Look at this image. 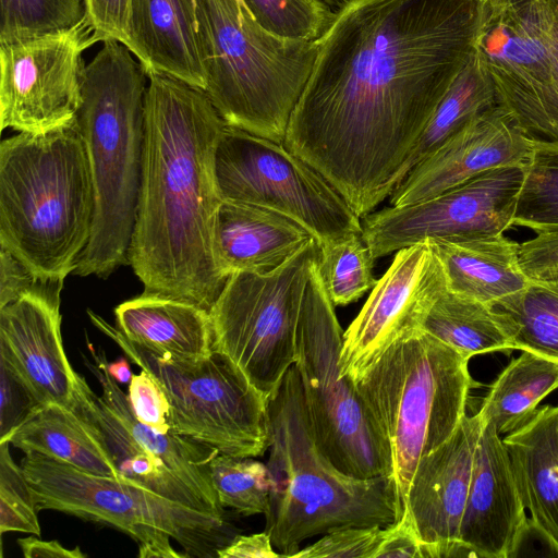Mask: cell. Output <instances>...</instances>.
Returning <instances> with one entry per match:
<instances>
[{
    "label": "cell",
    "mask_w": 558,
    "mask_h": 558,
    "mask_svg": "<svg viewBox=\"0 0 558 558\" xmlns=\"http://www.w3.org/2000/svg\"><path fill=\"white\" fill-rule=\"evenodd\" d=\"M485 0H348L283 145L362 219L408 174L421 134L476 50Z\"/></svg>",
    "instance_id": "obj_1"
},
{
    "label": "cell",
    "mask_w": 558,
    "mask_h": 558,
    "mask_svg": "<svg viewBox=\"0 0 558 558\" xmlns=\"http://www.w3.org/2000/svg\"><path fill=\"white\" fill-rule=\"evenodd\" d=\"M225 126L204 89L148 73L142 184L129 264L144 293L208 312L226 282L214 255L222 202L214 156Z\"/></svg>",
    "instance_id": "obj_2"
},
{
    "label": "cell",
    "mask_w": 558,
    "mask_h": 558,
    "mask_svg": "<svg viewBox=\"0 0 558 558\" xmlns=\"http://www.w3.org/2000/svg\"><path fill=\"white\" fill-rule=\"evenodd\" d=\"M148 74L123 44L104 41L85 65L75 121L84 141L95 196L89 241L75 272L107 278L129 264L137 217Z\"/></svg>",
    "instance_id": "obj_3"
},
{
    "label": "cell",
    "mask_w": 558,
    "mask_h": 558,
    "mask_svg": "<svg viewBox=\"0 0 558 558\" xmlns=\"http://www.w3.org/2000/svg\"><path fill=\"white\" fill-rule=\"evenodd\" d=\"M268 415L271 490L265 531L281 558H290L303 541L332 530L387 527L402 517L392 475H349L322 451L295 365L270 396Z\"/></svg>",
    "instance_id": "obj_4"
},
{
    "label": "cell",
    "mask_w": 558,
    "mask_h": 558,
    "mask_svg": "<svg viewBox=\"0 0 558 558\" xmlns=\"http://www.w3.org/2000/svg\"><path fill=\"white\" fill-rule=\"evenodd\" d=\"M95 196L76 121L0 144V247L36 274L64 280L92 233Z\"/></svg>",
    "instance_id": "obj_5"
},
{
    "label": "cell",
    "mask_w": 558,
    "mask_h": 558,
    "mask_svg": "<svg viewBox=\"0 0 558 558\" xmlns=\"http://www.w3.org/2000/svg\"><path fill=\"white\" fill-rule=\"evenodd\" d=\"M205 92L229 126L283 144L317 40L263 28L241 0H196Z\"/></svg>",
    "instance_id": "obj_6"
},
{
    "label": "cell",
    "mask_w": 558,
    "mask_h": 558,
    "mask_svg": "<svg viewBox=\"0 0 558 558\" xmlns=\"http://www.w3.org/2000/svg\"><path fill=\"white\" fill-rule=\"evenodd\" d=\"M469 359L420 328L391 342L353 384L387 444L401 512L422 457L445 442L477 386Z\"/></svg>",
    "instance_id": "obj_7"
},
{
    "label": "cell",
    "mask_w": 558,
    "mask_h": 558,
    "mask_svg": "<svg viewBox=\"0 0 558 558\" xmlns=\"http://www.w3.org/2000/svg\"><path fill=\"white\" fill-rule=\"evenodd\" d=\"M21 466L38 511L54 510L130 536L140 558H213L238 534L226 517L190 508L122 480L37 452Z\"/></svg>",
    "instance_id": "obj_8"
},
{
    "label": "cell",
    "mask_w": 558,
    "mask_h": 558,
    "mask_svg": "<svg viewBox=\"0 0 558 558\" xmlns=\"http://www.w3.org/2000/svg\"><path fill=\"white\" fill-rule=\"evenodd\" d=\"M93 325L161 387L170 403V428L219 453L255 458L269 446V398L225 353L196 359L156 353L140 345L101 316Z\"/></svg>",
    "instance_id": "obj_9"
},
{
    "label": "cell",
    "mask_w": 558,
    "mask_h": 558,
    "mask_svg": "<svg viewBox=\"0 0 558 558\" xmlns=\"http://www.w3.org/2000/svg\"><path fill=\"white\" fill-rule=\"evenodd\" d=\"M317 263L304 290L294 363L316 441L330 461L349 475H392L387 444L353 381L340 372L343 330Z\"/></svg>",
    "instance_id": "obj_10"
},
{
    "label": "cell",
    "mask_w": 558,
    "mask_h": 558,
    "mask_svg": "<svg viewBox=\"0 0 558 558\" xmlns=\"http://www.w3.org/2000/svg\"><path fill=\"white\" fill-rule=\"evenodd\" d=\"M320 252L314 238L269 272L232 274L209 311L213 349L227 354L268 398L295 363L304 290Z\"/></svg>",
    "instance_id": "obj_11"
},
{
    "label": "cell",
    "mask_w": 558,
    "mask_h": 558,
    "mask_svg": "<svg viewBox=\"0 0 558 558\" xmlns=\"http://www.w3.org/2000/svg\"><path fill=\"white\" fill-rule=\"evenodd\" d=\"M214 171L222 201L284 215L320 244L362 234L361 218L342 195L283 144L226 124L216 145Z\"/></svg>",
    "instance_id": "obj_12"
},
{
    "label": "cell",
    "mask_w": 558,
    "mask_h": 558,
    "mask_svg": "<svg viewBox=\"0 0 558 558\" xmlns=\"http://www.w3.org/2000/svg\"><path fill=\"white\" fill-rule=\"evenodd\" d=\"M476 48L497 104L529 136L558 142V0H485Z\"/></svg>",
    "instance_id": "obj_13"
},
{
    "label": "cell",
    "mask_w": 558,
    "mask_h": 558,
    "mask_svg": "<svg viewBox=\"0 0 558 558\" xmlns=\"http://www.w3.org/2000/svg\"><path fill=\"white\" fill-rule=\"evenodd\" d=\"M524 165L494 168L434 197L364 216L362 238L374 259L423 241H463L513 227Z\"/></svg>",
    "instance_id": "obj_14"
},
{
    "label": "cell",
    "mask_w": 558,
    "mask_h": 558,
    "mask_svg": "<svg viewBox=\"0 0 558 558\" xmlns=\"http://www.w3.org/2000/svg\"><path fill=\"white\" fill-rule=\"evenodd\" d=\"M89 26L0 44L1 130L46 133L72 123L82 104Z\"/></svg>",
    "instance_id": "obj_15"
},
{
    "label": "cell",
    "mask_w": 558,
    "mask_h": 558,
    "mask_svg": "<svg viewBox=\"0 0 558 558\" xmlns=\"http://www.w3.org/2000/svg\"><path fill=\"white\" fill-rule=\"evenodd\" d=\"M446 288L442 266L428 241L397 251L343 331L341 374L352 381L356 379L398 337L418 328L426 311Z\"/></svg>",
    "instance_id": "obj_16"
},
{
    "label": "cell",
    "mask_w": 558,
    "mask_h": 558,
    "mask_svg": "<svg viewBox=\"0 0 558 558\" xmlns=\"http://www.w3.org/2000/svg\"><path fill=\"white\" fill-rule=\"evenodd\" d=\"M484 425L477 413L465 414L453 434L417 462L404 510L422 542V558L466 557L460 527Z\"/></svg>",
    "instance_id": "obj_17"
},
{
    "label": "cell",
    "mask_w": 558,
    "mask_h": 558,
    "mask_svg": "<svg viewBox=\"0 0 558 558\" xmlns=\"http://www.w3.org/2000/svg\"><path fill=\"white\" fill-rule=\"evenodd\" d=\"M534 140L497 104L413 167L390 194V206L434 197L494 168L524 165Z\"/></svg>",
    "instance_id": "obj_18"
},
{
    "label": "cell",
    "mask_w": 558,
    "mask_h": 558,
    "mask_svg": "<svg viewBox=\"0 0 558 558\" xmlns=\"http://www.w3.org/2000/svg\"><path fill=\"white\" fill-rule=\"evenodd\" d=\"M531 530L509 453L492 423H485L473 463L460 527L466 557L517 556Z\"/></svg>",
    "instance_id": "obj_19"
},
{
    "label": "cell",
    "mask_w": 558,
    "mask_h": 558,
    "mask_svg": "<svg viewBox=\"0 0 558 558\" xmlns=\"http://www.w3.org/2000/svg\"><path fill=\"white\" fill-rule=\"evenodd\" d=\"M61 314L43 300L24 295L0 307V356L45 403L71 409L78 375L68 360Z\"/></svg>",
    "instance_id": "obj_20"
},
{
    "label": "cell",
    "mask_w": 558,
    "mask_h": 558,
    "mask_svg": "<svg viewBox=\"0 0 558 558\" xmlns=\"http://www.w3.org/2000/svg\"><path fill=\"white\" fill-rule=\"evenodd\" d=\"M314 238L284 215L222 201L214 228L216 265L226 280L239 271L266 274L283 265Z\"/></svg>",
    "instance_id": "obj_21"
},
{
    "label": "cell",
    "mask_w": 558,
    "mask_h": 558,
    "mask_svg": "<svg viewBox=\"0 0 558 558\" xmlns=\"http://www.w3.org/2000/svg\"><path fill=\"white\" fill-rule=\"evenodd\" d=\"M126 47L147 74L163 73L205 90L196 0H131Z\"/></svg>",
    "instance_id": "obj_22"
},
{
    "label": "cell",
    "mask_w": 558,
    "mask_h": 558,
    "mask_svg": "<svg viewBox=\"0 0 558 558\" xmlns=\"http://www.w3.org/2000/svg\"><path fill=\"white\" fill-rule=\"evenodd\" d=\"M502 441L531 529L558 554V405H542Z\"/></svg>",
    "instance_id": "obj_23"
},
{
    "label": "cell",
    "mask_w": 558,
    "mask_h": 558,
    "mask_svg": "<svg viewBox=\"0 0 558 558\" xmlns=\"http://www.w3.org/2000/svg\"><path fill=\"white\" fill-rule=\"evenodd\" d=\"M107 450L122 481L217 517L201 495L156 456L138 446L101 395H96L78 375L71 409Z\"/></svg>",
    "instance_id": "obj_24"
},
{
    "label": "cell",
    "mask_w": 558,
    "mask_h": 558,
    "mask_svg": "<svg viewBox=\"0 0 558 558\" xmlns=\"http://www.w3.org/2000/svg\"><path fill=\"white\" fill-rule=\"evenodd\" d=\"M428 242L442 266L447 288L465 298L495 306L531 280L520 265V243L505 233Z\"/></svg>",
    "instance_id": "obj_25"
},
{
    "label": "cell",
    "mask_w": 558,
    "mask_h": 558,
    "mask_svg": "<svg viewBox=\"0 0 558 558\" xmlns=\"http://www.w3.org/2000/svg\"><path fill=\"white\" fill-rule=\"evenodd\" d=\"M114 314L123 336L156 353L196 359L214 350L209 312L193 303L143 293L119 304Z\"/></svg>",
    "instance_id": "obj_26"
},
{
    "label": "cell",
    "mask_w": 558,
    "mask_h": 558,
    "mask_svg": "<svg viewBox=\"0 0 558 558\" xmlns=\"http://www.w3.org/2000/svg\"><path fill=\"white\" fill-rule=\"evenodd\" d=\"M24 453L37 452L83 472L121 480L107 450L70 409L46 404L9 439Z\"/></svg>",
    "instance_id": "obj_27"
},
{
    "label": "cell",
    "mask_w": 558,
    "mask_h": 558,
    "mask_svg": "<svg viewBox=\"0 0 558 558\" xmlns=\"http://www.w3.org/2000/svg\"><path fill=\"white\" fill-rule=\"evenodd\" d=\"M558 389V361L522 350L490 385L480 410L484 423L507 435L525 425L538 403Z\"/></svg>",
    "instance_id": "obj_28"
},
{
    "label": "cell",
    "mask_w": 558,
    "mask_h": 558,
    "mask_svg": "<svg viewBox=\"0 0 558 558\" xmlns=\"http://www.w3.org/2000/svg\"><path fill=\"white\" fill-rule=\"evenodd\" d=\"M418 328L469 360L489 352L514 350L504 315L495 306L446 288L422 317Z\"/></svg>",
    "instance_id": "obj_29"
},
{
    "label": "cell",
    "mask_w": 558,
    "mask_h": 558,
    "mask_svg": "<svg viewBox=\"0 0 558 558\" xmlns=\"http://www.w3.org/2000/svg\"><path fill=\"white\" fill-rule=\"evenodd\" d=\"M495 105L497 98L494 82L476 48L425 125L409 162L408 173L447 140Z\"/></svg>",
    "instance_id": "obj_30"
},
{
    "label": "cell",
    "mask_w": 558,
    "mask_h": 558,
    "mask_svg": "<svg viewBox=\"0 0 558 558\" xmlns=\"http://www.w3.org/2000/svg\"><path fill=\"white\" fill-rule=\"evenodd\" d=\"M495 308L505 317L514 350L558 361V279H531Z\"/></svg>",
    "instance_id": "obj_31"
},
{
    "label": "cell",
    "mask_w": 558,
    "mask_h": 558,
    "mask_svg": "<svg viewBox=\"0 0 558 558\" xmlns=\"http://www.w3.org/2000/svg\"><path fill=\"white\" fill-rule=\"evenodd\" d=\"M513 226L535 234L558 230V142L534 140L524 163Z\"/></svg>",
    "instance_id": "obj_32"
},
{
    "label": "cell",
    "mask_w": 558,
    "mask_h": 558,
    "mask_svg": "<svg viewBox=\"0 0 558 558\" xmlns=\"http://www.w3.org/2000/svg\"><path fill=\"white\" fill-rule=\"evenodd\" d=\"M320 247L317 269L326 293L335 306L357 301L375 286V259L362 234L324 243Z\"/></svg>",
    "instance_id": "obj_33"
},
{
    "label": "cell",
    "mask_w": 558,
    "mask_h": 558,
    "mask_svg": "<svg viewBox=\"0 0 558 558\" xmlns=\"http://www.w3.org/2000/svg\"><path fill=\"white\" fill-rule=\"evenodd\" d=\"M85 26L86 0H0V44Z\"/></svg>",
    "instance_id": "obj_34"
},
{
    "label": "cell",
    "mask_w": 558,
    "mask_h": 558,
    "mask_svg": "<svg viewBox=\"0 0 558 558\" xmlns=\"http://www.w3.org/2000/svg\"><path fill=\"white\" fill-rule=\"evenodd\" d=\"M210 474L223 508L243 515L269 512L271 484L266 464L248 457L219 453L210 463Z\"/></svg>",
    "instance_id": "obj_35"
},
{
    "label": "cell",
    "mask_w": 558,
    "mask_h": 558,
    "mask_svg": "<svg viewBox=\"0 0 558 558\" xmlns=\"http://www.w3.org/2000/svg\"><path fill=\"white\" fill-rule=\"evenodd\" d=\"M266 31L284 38L318 40L336 12L323 0H241Z\"/></svg>",
    "instance_id": "obj_36"
},
{
    "label": "cell",
    "mask_w": 558,
    "mask_h": 558,
    "mask_svg": "<svg viewBox=\"0 0 558 558\" xmlns=\"http://www.w3.org/2000/svg\"><path fill=\"white\" fill-rule=\"evenodd\" d=\"M10 442H0V532L40 536L35 498L21 465L10 454Z\"/></svg>",
    "instance_id": "obj_37"
},
{
    "label": "cell",
    "mask_w": 558,
    "mask_h": 558,
    "mask_svg": "<svg viewBox=\"0 0 558 558\" xmlns=\"http://www.w3.org/2000/svg\"><path fill=\"white\" fill-rule=\"evenodd\" d=\"M63 281L36 274L8 250L0 247V307L31 295L60 311Z\"/></svg>",
    "instance_id": "obj_38"
},
{
    "label": "cell",
    "mask_w": 558,
    "mask_h": 558,
    "mask_svg": "<svg viewBox=\"0 0 558 558\" xmlns=\"http://www.w3.org/2000/svg\"><path fill=\"white\" fill-rule=\"evenodd\" d=\"M45 405L22 375L0 356V442L9 441Z\"/></svg>",
    "instance_id": "obj_39"
},
{
    "label": "cell",
    "mask_w": 558,
    "mask_h": 558,
    "mask_svg": "<svg viewBox=\"0 0 558 558\" xmlns=\"http://www.w3.org/2000/svg\"><path fill=\"white\" fill-rule=\"evenodd\" d=\"M384 527L345 526L332 530L317 542L300 548L290 558H374Z\"/></svg>",
    "instance_id": "obj_40"
},
{
    "label": "cell",
    "mask_w": 558,
    "mask_h": 558,
    "mask_svg": "<svg viewBox=\"0 0 558 558\" xmlns=\"http://www.w3.org/2000/svg\"><path fill=\"white\" fill-rule=\"evenodd\" d=\"M135 416L160 434L171 430L168 416L170 403L161 387L144 369L133 375L128 393Z\"/></svg>",
    "instance_id": "obj_41"
},
{
    "label": "cell",
    "mask_w": 558,
    "mask_h": 558,
    "mask_svg": "<svg viewBox=\"0 0 558 558\" xmlns=\"http://www.w3.org/2000/svg\"><path fill=\"white\" fill-rule=\"evenodd\" d=\"M86 3L95 40H116L126 46L131 0H86Z\"/></svg>",
    "instance_id": "obj_42"
},
{
    "label": "cell",
    "mask_w": 558,
    "mask_h": 558,
    "mask_svg": "<svg viewBox=\"0 0 558 558\" xmlns=\"http://www.w3.org/2000/svg\"><path fill=\"white\" fill-rule=\"evenodd\" d=\"M519 259L530 279H558V230L520 243Z\"/></svg>",
    "instance_id": "obj_43"
},
{
    "label": "cell",
    "mask_w": 558,
    "mask_h": 558,
    "mask_svg": "<svg viewBox=\"0 0 558 558\" xmlns=\"http://www.w3.org/2000/svg\"><path fill=\"white\" fill-rule=\"evenodd\" d=\"M422 558V542L408 510L393 524L384 527L374 558Z\"/></svg>",
    "instance_id": "obj_44"
},
{
    "label": "cell",
    "mask_w": 558,
    "mask_h": 558,
    "mask_svg": "<svg viewBox=\"0 0 558 558\" xmlns=\"http://www.w3.org/2000/svg\"><path fill=\"white\" fill-rule=\"evenodd\" d=\"M219 558H279L269 534L264 531L252 535H236L218 551Z\"/></svg>",
    "instance_id": "obj_45"
},
{
    "label": "cell",
    "mask_w": 558,
    "mask_h": 558,
    "mask_svg": "<svg viewBox=\"0 0 558 558\" xmlns=\"http://www.w3.org/2000/svg\"><path fill=\"white\" fill-rule=\"evenodd\" d=\"M39 536L32 535L17 539L22 554L25 558H85L78 546L69 549L58 541H43Z\"/></svg>",
    "instance_id": "obj_46"
},
{
    "label": "cell",
    "mask_w": 558,
    "mask_h": 558,
    "mask_svg": "<svg viewBox=\"0 0 558 558\" xmlns=\"http://www.w3.org/2000/svg\"><path fill=\"white\" fill-rule=\"evenodd\" d=\"M108 372L118 384H130L133 373L126 359L121 357L116 362H107Z\"/></svg>",
    "instance_id": "obj_47"
},
{
    "label": "cell",
    "mask_w": 558,
    "mask_h": 558,
    "mask_svg": "<svg viewBox=\"0 0 558 558\" xmlns=\"http://www.w3.org/2000/svg\"><path fill=\"white\" fill-rule=\"evenodd\" d=\"M323 1H325L332 9H338V10L340 8H342L348 2V0H323Z\"/></svg>",
    "instance_id": "obj_48"
}]
</instances>
